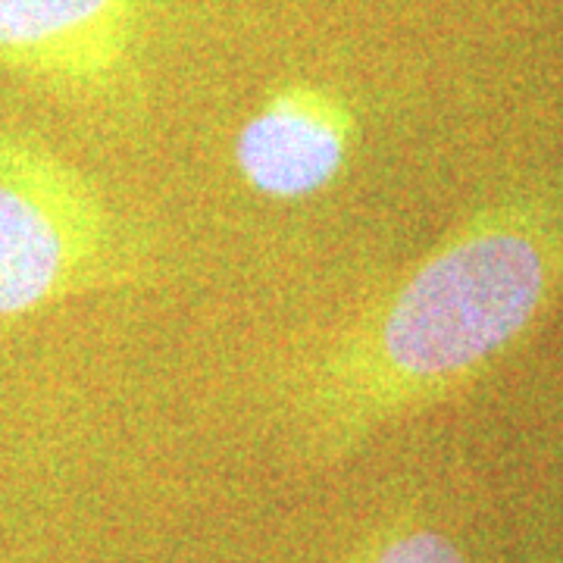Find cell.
Masks as SVG:
<instances>
[{
	"instance_id": "cell-4",
	"label": "cell",
	"mask_w": 563,
	"mask_h": 563,
	"mask_svg": "<svg viewBox=\"0 0 563 563\" xmlns=\"http://www.w3.org/2000/svg\"><path fill=\"white\" fill-rule=\"evenodd\" d=\"M357 139V113L320 81H285L235 139L242 181L269 201H303L342 176Z\"/></svg>"
},
{
	"instance_id": "cell-3",
	"label": "cell",
	"mask_w": 563,
	"mask_h": 563,
	"mask_svg": "<svg viewBox=\"0 0 563 563\" xmlns=\"http://www.w3.org/2000/svg\"><path fill=\"white\" fill-rule=\"evenodd\" d=\"M144 0H0V66L69 91H107L135 51Z\"/></svg>"
},
{
	"instance_id": "cell-2",
	"label": "cell",
	"mask_w": 563,
	"mask_h": 563,
	"mask_svg": "<svg viewBox=\"0 0 563 563\" xmlns=\"http://www.w3.org/2000/svg\"><path fill=\"white\" fill-rule=\"evenodd\" d=\"M147 251L103 191L35 135L0 129V332L141 279Z\"/></svg>"
},
{
	"instance_id": "cell-1",
	"label": "cell",
	"mask_w": 563,
	"mask_h": 563,
	"mask_svg": "<svg viewBox=\"0 0 563 563\" xmlns=\"http://www.w3.org/2000/svg\"><path fill=\"white\" fill-rule=\"evenodd\" d=\"M563 279V217L532 191L476 207L285 376L303 461L354 457L454 398L539 322Z\"/></svg>"
},
{
	"instance_id": "cell-5",
	"label": "cell",
	"mask_w": 563,
	"mask_h": 563,
	"mask_svg": "<svg viewBox=\"0 0 563 563\" xmlns=\"http://www.w3.org/2000/svg\"><path fill=\"white\" fill-rule=\"evenodd\" d=\"M339 563H470L442 529L413 517H395L369 529Z\"/></svg>"
}]
</instances>
